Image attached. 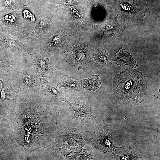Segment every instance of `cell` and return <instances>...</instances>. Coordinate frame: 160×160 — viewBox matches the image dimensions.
I'll use <instances>...</instances> for the list:
<instances>
[{"label":"cell","instance_id":"6da1fadb","mask_svg":"<svg viewBox=\"0 0 160 160\" xmlns=\"http://www.w3.org/2000/svg\"><path fill=\"white\" fill-rule=\"evenodd\" d=\"M20 107L13 111V136L15 140L30 151L49 146L56 134L57 110L34 105Z\"/></svg>","mask_w":160,"mask_h":160},{"label":"cell","instance_id":"8fae6325","mask_svg":"<svg viewBox=\"0 0 160 160\" xmlns=\"http://www.w3.org/2000/svg\"><path fill=\"white\" fill-rule=\"evenodd\" d=\"M70 105L69 110L72 114L73 119L78 121L89 119L91 116L90 108L84 102L79 101L72 103L66 100H65Z\"/></svg>","mask_w":160,"mask_h":160},{"label":"cell","instance_id":"7402d4cb","mask_svg":"<svg viewBox=\"0 0 160 160\" xmlns=\"http://www.w3.org/2000/svg\"><path fill=\"white\" fill-rule=\"evenodd\" d=\"M1 110H0V119H1Z\"/></svg>","mask_w":160,"mask_h":160},{"label":"cell","instance_id":"7a4b0ae2","mask_svg":"<svg viewBox=\"0 0 160 160\" xmlns=\"http://www.w3.org/2000/svg\"><path fill=\"white\" fill-rule=\"evenodd\" d=\"M113 90L117 99L131 107L142 103L148 95L145 76L141 72L131 68L115 75Z\"/></svg>","mask_w":160,"mask_h":160},{"label":"cell","instance_id":"ac0fdd59","mask_svg":"<svg viewBox=\"0 0 160 160\" xmlns=\"http://www.w3.org/2000/svg\"><path fill=\"white\" fill-rule=\"evenodd\" d=\"M30 2L28 0H0V10L4 8L21 9L28 5Z\"/></svg>","mask_w":160,"mask_h":160},{"label":"cell","instance_id":"5bb4252c","mask_svg":"<svg viewBox=\"0 0 160 160\" xmlns=\"http://www.w3.org/2000/svg\"><path fill=\"white\" fill-rule=\"evenodd\" d=\"M60 151L66 159L89 160L92 159L91 150L90 149L79 148L68 150L61 148Z\"/></svg>","mask_w":160,"mask_h":160},{"label":"cell","instance_id":"4fadbf2b","mask_svg":"<svg viewBox=\"0 0 160 160\" xmlns=\"http://www.w3.org/2000/svg\"><path fill=\"white\" fill-rule=\"evenodd\" d=\"M42 82L41 92L42 94L51 97L57 102L65 101V97L64 92L58 87L49 82L47 80L41 78Z\"/></svg>","mask_w":160,"mask_h":160},{"label":"cell","instance_id":"9c48e42d","mask_svg":"<svg viewBox=\"0 0 160 160\" xmlns=\"http://www.w3.org/2000/svg\"><path fill=\"white\" fill-rule=\"evenodd\" d=\"M31 56L35 71L37 76L40 78H51L55 70L49 62L48 58H44L36 52L30 53L27 51Z\"/></svg>","mask_w":160,"mask_h":160},{"label":"cell","instance_id":"5b68a950","mask_svg":"<svg viewBox=\"0 0 160 160\" xmlns=\"http://www.w3.org/2000/svg\"><path fill=\"white\" fill-rule=\"evenodd\" d=\"M58 146L68 149L81 148L88 143V137L81 130L80 127L72 128L65 126L56 136Z\"/></svg>","mask_w":160,"mask_h":160},{"label":"cell","instance_id":"2e32d148","mask_svg":"<svg viewBox=\"0 0 160 160\" xmlns=\"http://www.w3.org/2000/svg\"><path fill=\"white\" fill-rule=\"evenodd\" d=\"M79 49L74 54L73 61V64L78 69H81L89 62L93 56L92 49L89 47H83Z\"/></svg>","mask_w":160,"mask_h":160},{"label":"cell","instance_id":"44dd1931","mask_svg":"<svg viewBox=\"0 0 160 160\" xmlns=\"http://www.w3.org/2000/svg\"><path fill=\"white\" fill-rule=\"evenodd\" d=\"M31 7L34 8H41L44 0H28Z\"/></svg>","mask_w":160,"mask_h":160},{"label":"cell","instance_id":"8992f818","mask_svg":"<svg viewBox=\"0 0 160 160\" xmlns=\"http://www.w3.org/2000/svg\"><path fill=\"white\" fill-rule=\"evenodd\" d=\"M16 84L14 85L17 90L26 93L37 91L41 84V78L28 73L24 68L23 71L16 76Z\"/></svg>","mask_w":160,"mask_h":160},{"label":"cell","instance_id":"277c9868","mask_svg":"<svg viewBox=\"0 0 160 160\" xmlns=\"http://www.w3.org/2000/svg\"><path fill=\"white\" fill-rule=\"evenodd\" d=\"M147 0H110L113 11L127 19L139 20L148 10Z\"/></svg>","mask_w":160,"mask_h":160},{"label":"cell","instance_id":"e0dca14e","mask_svg":"<svg viewBox=\"0 0 160 160\" xmlns=\"http://www.w3.org/2000/svg\"><path fill=\"white\" fill-rule=\"evenodd\" d=\"M115 54V58L114 60L118 65H127L130 68H134L139 67L132 56L124 49L120 48Z\"/></svg>","mask_w":160,"mask_h":160},{"label":"cell","instance_id":"d6986e66","mask_svg":"<svg viewBox=\"0 0 160 160\" xmlns=\"http://www.w3.org/2000/svg\"><path fill=\"white\" fill-rule=\"evenodd\" d=\"M113 60L111 58L108 53L100 50L97 51L95 53L94 57L95 63L101 66L108 67L112 64Z\"/></svg>","mask_w":160,"mask_h":160},{"label":"cell","instance_id":"3957f363","mask_svg":"<svg viewBox=\"0 0 160 160\" xmlns=\"http://www.w3.org/2000/svg\"><path fill=\"white\" fill-rule=\"evenodd\" d=\"M34 17L29 4L20 9H1L0 33H6L26 41Z\"/></svg>","mask_w":160,"mask_h":160},{"label":"cell","instance_id":"ba28073f","mask_svg":"<svg viewBox=\"0 0 160 160\" xmlns=\"http://www.w3.org/2000/svg\"><path fill=\"white\" fill-rule=\"evenodd\" d=\"M20 54L0 50V76L9 79L20 72L14 61L15 56Z\"/></svg>","mask_w":160,"mask_h":160},{"label":"cell","instance_id":"ffe728a7","mask_svg":"<svg viewBox=\"0 0 160 160\" xmlns=\"http://www.w3.org/2000/svg\"><path fill=\"white\" fill-rule=\"evenodd\" d=\"M82 82L85 89L93 92L98 89L101 84L99 76L97 75H92L88 78L83 79Z\"/></svg>","mask_w":160,"mask_h":160},{"label":"cell","instance_id":"9a60e30c","mask_svg":"<svg viewBox=\"0 0 160 160\" xmlns=\"http://www.w3.org/2000/svg\"><path fill=\"white\" fill-rule=\"evenodd\" d=\"M82 81L81 78L79 76L65 75L59 79L57 86L60 89L64 87L69 90L80 91Z\"/></svg>","mask_w":160,"mask_h":160},{"label":"cell","instance_id":"30bf717a","mask_svg":"<svg viewBox=\"0 0 160 160\" xmlns=\"http://www.w3.org/2000/svg\"><path fill=\"white\" fill-rule=\"evenodd\" d=\"M0 81L2 84L0 94L1 100L3 103L13 106L16 102L18 91L8 79L0 76Z\"/></svg>","mask_w":160,"mask_h":160},{"label":"cell","instance_id":"7c38bea8","mask_svg":"<svg viewBox=\"0 0 160 160\" xmlns=\"http://www.w3.org/2000/svg\"><path fill=\"white\" fill-rule=\"evenodd\" d=\"M95 147L103 153L109 152L111 148V136L110 132L106 129L100 130L94 139Z\"/></svg>","mask_w":160,"mask_h":160},{"label":"cell","instance_id":"52a82bcc","mask_svg":"<svg viewBox=\"0 0 160 160\" xmlns=\"http://www.w3.org/2000/svg\"><path fill=\"white\" fill-rule=\"evenodd\" d=\"M28 47V44L25 41L9 34L0 33V50L22 54Z\"/></svg>","mask_w":160,"mask_h":160}]
</instances>
